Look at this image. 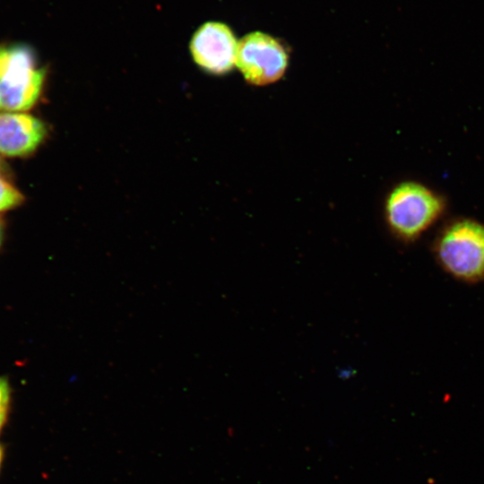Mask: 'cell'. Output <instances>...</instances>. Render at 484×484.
<instances>
[{
    "mask_svg": "<svg viewBox=\"0 0 484 484\" xmlns=\"http://www.w3.org/2000/svg\"><path fill=\"white\" fill-rule=\"evenodd\" d=\"M11 46L0 45V80L7 72L10 61Z\"/></svg>",
    "mask_w": 484,
    "mask_h": 484,
    "instance_id": "cell-9",
    "label": "cell"
},
{
    "mask_svg": "<svg viewBox=\"0 0 484 484\" xmlns=\"http://www.w3.org/2000/svg\"><path fill=\"white\" fill-rule=\"evenodd\" d=\"M443 199L426 186L404 182L395 186L385 202V219L400 240L419 238L442 215Z\"/></svg>",
    "mask_w": 484,
    "mask_h": 484,
    "instance_id": "cell-2",
    "label": "cell"
},
{
    "mask_svg": "<svg viewBox=\"0 0 484 484\" xmlns=\"http://www.w3.org/2000/svg\"><path fill=\"white\" fill-rule=\"evenodd\" d=\"M238 42L224 23L209 22L194 34L190 50L199 66L213 74H223L236 64Z\"/></svg>",
    "mask_w": 484,
    "mask_h": 484,
    "instance_id": "cell-5",
    "label": "cell"
},
{
    "mask_svg": "<svg viewBox=\"0 0 484 484\" xmlns=\"http://www.w3.org/2000/svg\"><path fill=\"white\" fill-rule=\"evenodd\" d=\"M46 70L36 65L32 49L11 46L9 66L0 80V112H26L38 102Z\"/></svg>",
    "mask_w": 484,
    "mask_h": 484,
    "instance_id": "cell-3",
    "label": "cell"
},
{
    "mask_svg": "<svg viewBox=\"0 0 484 484\" xmlns=\"http://www.w3.org/2000/svg\"><path fill=\"white\" fill-rule=\"evenodd\" d=\"M13 390L8 377L0 376V434L6 426L12 409Z\"/></svg>",
    "mask_w": 484,
    "mask_h": 484,
    "instance_id": "cell-8",
    "label": "cell"
},
{
    "mask_svg": "<svg viewBox=\"0 0 484 484\" xmlns=\"http://www.w3.org/2000/svg\"><path fill=\"white\" fill-rule=\"evenodd\" d=\"M288 54L275 38L264 32H252L238 43L236 65L246 81L266 85L278 81L288 65Z\"/></svg>",
    "mask_w": 484,
    "mask_h": 484,
    "instance_id": "cell-4",
    "label": "cell"
},
{
    "mask_svg": "<svg viewBox=\"0 0 484 484\" xmlns=\"http://www.w3.org/2000/svg\"><path fill=\"white\" fill-rule=\"evenodd\" d=\"M8 169L0 155V174L6 175Z\"/></svg>",
    "mask_w": 484,
    "mask_h": 484,
    "instance_id": "cell-12",
    "label": "cell"
},
{
    "mask_svg": "<svg viewBox=\"0 0 484 484\" xmlns=\"http://www.w3.org/2000/svg\"><path fill=\"white\" fill-rule=\"evenodd\" d=\"M24 202V195L9 181L6 175L0 174V213L13 210Z\"/></svg>",
    "mask_w": 484,
    "mask_h": 484,
    "instance_id": "cell-7",
    "label": "cell"
},
{
    "mask_svg": "<svg viewBox=\"0 0 484 484\" xmlns=\"http://www.w3.org/2000/svg\"><path fill=\"white\" fill-rule=\"evenodd\" d=\"M48 131L44 122L26 112H0V155L24 158L36 151Z\"/></svg>",
    "mask_w": 484,
    "mask_h": 484,
    "instance_id": "cell-6",
    "label": "cell"
},
{
    "mask_svg": "<svg viewBox=\"0 0 484 484\" xmlns=\"http://www.w3.org/2000/svg\"><path fill=\"white\" fill-rule=\"evenodd\" d=\"M4 229H5L4 222L0 217V248L2 246L4 238Z\"/></svg>",
    "mask_w": 484,
    "mask_h": 484,
    "instance_id": "cell-11",
    "label": "cell"
},
{
    "mask_svg": "<svg viewBox=\"0 0 484 484\" xmlns=\"http://www.w3.org/2000/svg\"><path fill=\"white\" fill-rule=\"evenodd\" d=\"M434 254L454 279L466 283L484 281V224L471 219L449 223L436 238Z\"/></svg>",
    "mask_w": 484,
    "mask_h": 484,
    "instance_id": "cell-1",
    "label": "cell"
},
{
    "mask_svg": "<svg viewBox=\"0 0 484 484\" xmlns=\"http://www.w3.org/2000/svg\"><path fill=\"white\" fill-rule=\"evenodd\" d=\"M4 457H5V448H4V445L0 442V472L3 468Z\"/></svg>",
    "mask_w": 484,
    "mask_h": 484,
    "instance_id": "cell-10",
    "label": "cell"
}]
</instances>
